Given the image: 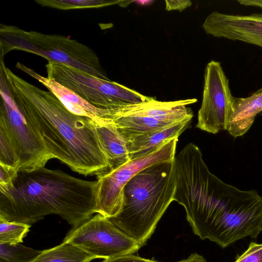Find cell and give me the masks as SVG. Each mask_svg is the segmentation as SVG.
<instances>
[{
	"label": "cell",
	"instance_id": "22",
	"mask_svg": "<svg viewBox=\"0 0 262 262\" xmlns=\"http://www.w3.org/2000/svg\"><path fill=\"white\" fill-rule=\"evenodd\" d=\"M0 164L18 169L19 160L15 148L5 130L0 128Z\"/></svg>",
	"mask_w": 262,
	"mask_h": 262
},
{
	"label": "cell",
	"instance_id": "2",
	"mask_svg": "<svg viewBox=\"0 0 262 262\" xmlns=\"http://www.w3.org/2000/svg\"><path fill=\"white\" fill-rule=\"evenodd\" d=\"M0 61V74L9 94L53 158L85 176L110 171L94 121L72 113L52 92L29 83Z\"/></svg>",
	"mask_w": 262,
	"mask_h": 262
},
{
	"label": "cell",
	"instance_id": "15",
	"mask_svg": "<svg viewBox=\"0 0 262 262\" xmlns=\"http://www.w3.org/2000/svg\"><path fill=\"white\" fill-rule=\"evenodd\" d=\"M191 119L176 122L128 140L130 160L147 155L168 140L179 137L189 126Z\"/></svg>",
	"mask_w": 262,
	"mask_h": 262
},
{
	"label": "cell",
	"instance_id": "6",
	"mask_svg": "<svg viewBox=\"0 0 262 262\" xmlns=\"http://www.w3.org/2000/svg\"><path fill=\"white\" fill-rule=\"evenodd\" d=\"M46 68L47 78L55 80L99 108L114 111L151 98L64 64L49 62Z\"/></svg>",
	"mask_w": 262,
	"mask_h": 262
},
{
	"label": "cell",
	"instance_id": "26",
	"mask_svg": "<svg viewBox=\"0 0 262 262\" xmlns=\"http://www.w3.org/2000/svg\"><path fill=\"white\" fill-rule=\"evenodd\" d=\"M165 2L167 11H182L192 5V2L189 0H166Z\"/></svg>",
	"mask_w": 262,
	"mask_h": 262
},
{
	"label": "cell",
	"instance_id": "24",
	"mask_svg": "<svg viewBox=\"0 0 262 262\" xmlns=\"http://www.w3.org/2000/svg\"><path fill=\"white\" fill-rule=\"evenodd\" d=\"M18 169L0 164V191L11 187L16 179Z\"/></svg>",
	"mask_w": 262,
	"mask_h": 262
},
{
	"label": "cell",
	"instance_id": "18",
	"mask_svg": "<svg viewBox=\"0 0 262 262\" xmlns=\"http://www.w3.org/2000/svg\"><path fill=\"white\" fill-rule=\"evenodd\" d=\"M97 258L77 246L63 241L53 248L42 251L31 262H90Z\"/></svg>",
	"mask_w": 262,
	"mask_h": 262
},
{
	"label": "cell",
	"instance_id": "1",
	"mask_svg": "<svg viewBox=\"0 0 262 262\" xmlns=\"http://www.w3.org/2000/svg\"><path fill=\"white\" fill-rule=\"evenodd\" d=\"M174 201L182 205L193 233L221 248L262 231V196L241 190L212 174L193 143L175 156Z\"/></svg>",
	"mask_w": 262,
	"mask_h": 262
},
{
	"label": "cell",
	"instance_id": "29",
	"mask_svg": "<svg viewBox=\"0 0 262 262\" xmlns=\"http://www.w3.org/2000/svg\"><path fill=\"white\" fill-rule=\"evenodd\" d=\"M134 2L137 3V4H138V5H149L150 3L153 2V1H134Z\"/></svg>",
	"mask_w": 262,
	"mask_h": 262
},
{
	"label": "cell",
	"instance_id": "28",
	"mask_svg": "<svg viewBox=\"0 0 262 262\" xmlns=\"http://www.w3.org/2000/svg\"><path fill=\"white\" fill-rule=\"evenodd\" d=\"M237 2L242 5L262 8V0H238Z\"/></svg>",
	"mask_w": 262,
	"mask_h": 262
},
{
	"label": "cell",
	"instance_id": "7",
	"mask_svg": "<svg viewBox=\"0 0 262 262\" xmlns=\"http://www.w3.org/2000/svg\"><path fill=\"white\" fill-rule=\"evenodd\" d=\"M178 138L168 140L147 155L96 176V213L108 219L116 216L122 208L125 185L144 168L156 163L173 161Z\"/></svg>",
	"mask_w": 262,
	"mask_h": 262
},
{
	"label": "cell",
	"instance_id": "9",
	"mask_svg": "<svg viewBox=\"0 0 262 262\" xmlns=\"http://www.w3.org/2000/svg\"><path fill=\"white\" fill-rule=\"evenodd\" d=\"M63 241L104 259L133 254L142 247L116 227L108 218L99 213L73 228Z\"/></svg>",
	"mask_w": 262,
	"mask_h": 262
},
{
	"label": "cell",
	"instance_id": "17",
	"mask_svg": "<svg viewBox=\"0 0 262 262\" xmlns=\"http://www.w3.org/2000/svg\"><path fill=\"white\" fill-rule=\"evenodd\" d=\"M108 120L116 126L118 132L126 141L173 123L161 122L147 117L115 116L111 114Z\"/></svg>",
	"mask_w": 262,
	"mask_h": 262
},
{
	"label": "cell",
	"instance_id": "4",
	"mask_svg": "<svg viewBox=\"0 0 262 262\" xmlns=\"http://www.w3.org/2000/svg\"><path fill=\"white\" fill-rule=\"evenodd\" d=\"M174 160L153 164L134 176L123 188L120 212L109 219L142 246L153 234L159 221L174 201Z\"/></svg>",
	"mask_w": 262,
	"mask_h": 262
},
{
	"label": "cell",
	"instance_id": "11",
	"mask_svg": "<svg viewBox=\"0 0 262 262\" xmlns=\"http://www.w3.org/2000/svg\"><path fill=\"white\" fill-rule=\"evenodd\" d=\"M202 28L206 34L214 37L262 48V13L235 15L213 11L205 18Z\"/></svg>",
	"mask_w": 262,
	"mask_h": 262
},
{
	"label": "cell",
	"instance_id": "25",
	"mask_svg": "<svg viewBox=\"0 0 262 262\" xmlns=\"http://www.w3.org/2000/svg\"><path fill=\"white\" fill-rule=\"evenodd\" d=\"M102 262H159L154 260L144 258L133 254L123 255L104 259Z\"/></svg>",
	"mask_w": 262,
	"mask_h": 262
},
{
	"label": "cell",
	"instance_id": "10",
	"mask_svg": "<svg viewBox=\"0 0 262 262\" xmlns=\"http://www.w3.org/2000/svg\"><path fill=\"white\" fill-rule=\"evenodd\" d=\"M232 96L229 80L220 62L210 61L205 69L203 99L196 127L213 134L227 130Z\"/></svg>",
	"mask_w": 262,
	"mask_h": 262
},
{
	"label": "cell",
	"instance_id": "12",
	"mask_svg": "<svg viewBox=\"0 0 262 262\" xmlns=\"http://www.w3.org/2000/svg\"><path fill=\"white\" fill-rule=\"evenodd\" d=\"M195 98L172 101H160L151 97L149 100L111 111L115 116H138L151 118L161 122L173 123L192 119V110L187 105L195 103Z\"/></svg>",
	"mask_w": 262,
	"mask_h": 262
},
{
	"label": "cell",
	"instance_id": "3",
	"mask_svg": "<svg viewBox=\"0 0 262 262\" xmlns=\"http://www.w3.org/2000/svg\"><path fill=\"white\" fill-rule=\"evenodd\" d=\"M96 184L45 166L18 171L13 185L0 191V220L31 225L56 214L76 228L96 213Z\"/></svg>",
	"mask_w": 262,
	"mask_h": 262
},
{
	"label": "cell",
	"instance_id": "13",
	"mask_svg": "<svg viewBox=\"0 0 262 262\" xmlns=\"http://www.w3.org/2000/svg\"><path fill=\"white\" fill-rule=\"evenodd\" d=\"M16 67L37 80L52 92L72 113L89 118L97 124L108 123L110 111L99 108L53 79L45 77L20 62Z\"/></svg>",
	"mask_w": 262,
	"mask_h": 262
},
{
	"label": "cell",
	"instance_id": "5",
	"mask_svg": "<svg viewBox=\"0 0 262 262\" xmlns=\"http://www.w3.org/2000/svg\"><path fill=\"white\" fill-rule=\"evenodd\" d=\"M0 49L1 59L12 50L23 51L40 56L48 62L64 64L110 80L92 49L65 36L27 31L15 26L1 24Z\"/></svg>",
	"mask_w": 262,
	"mask_h": 262
},
{
	"label": "cell",
	"instance_id": "27",
	"mask_svg": "<svg viewBox=\"0 0 262 262\" xmlns=\"http://www.w3.org/2000/svg\"><path fill=\"white\" fill-rule=\"evenodd\" d=\"M175 262H207L202 255L194 253L190 254L187 258Z\"/></svg>",
	"mask_w": 262,
	"mask_h": 262
},
{
	"label": "cell",
	"instance_id": "16",
	"mask_svg": "<svg viewBox=\"0 0 262 262\" xmlns=\"http://www.w3.org/2000/svg\"><path fill=\"white\" fill-rule=\"evenodd\" d=\"M96 130L100 145L107 158L110 171L130 161L127 141L112 123L96 124Z\"/></svg>",
	"mask_w": 262,
	"mask_h": 262
},
{
	"label": "cell",
	"instance_id": "14",
	"mask_svg": "<svg viewBox=\"0 0 262 262\" xmlns=\"http://www.w3.org/2000/svg\"><path fill=\"white\" fill-rule=\"evenodd\" d=\"M262 112V88L246 98L231 97L227 130L234 138L243 136Z\"/></svg>",
	"mask_w": 262,
	"mask_h": 262
},
{
	"label": "cell",
	"instance_id": "23",
	"mask_svg": "<svg viewBox=\"0 0 262 262\" xmlns=\"http://www.w3.org/2000/svg\"><path fill=\"white\" fill-rule=\"evenodd\" d=\"M234 262H262V244L251 242Z\"/></svg>",
	"mask_w": 262,
	"mask_h": 262
},
{
	"label": "cell",
	"instance_id": "21",
	"mask_svg": "<svg viewBox=\"0 0 262 262\" xmlns=\"http://www.w3.org/2000/svg\"><path fill=\"white\" fill-rule=\"evenodd\" d=\"M31 225L0 220V244L15 245L23 242Z\"/></svg>",
	"mask_w": 262,
	"mask_h": 262
},
{
	"label": "cell",
	"instance_id": "20",
	"mask_svg": "<svg viewBox=\"0 0 262 262\" xmlns=\"http://www.w3.org/2000/svg\"><path fill=\"white\" fill-rule=\"evenodd\" d=\"M42 251L21 245L0 244V262H31Z\"/></svg>",
	"mask_w": 262,
	"mask_h": 262
},
{
	"label": "cell",
	"instance_id": "8",
	"mask_svg": "<svg viewBox=\"0 0 262 262\" xmlns=\"http://www.w3.org/2000/svg\"><path fill=\"white\" fill-rule=\"evenodd\" d=\"M0 128L11 140L19 160L18 171L45 167L53 157L39 133L25 117L9 94L1 78Z\"/></svg>",
	"mask_w": 262,
	"mask_h": 262
},
{
	"label": "cell",
	"instance_id": "19",
	"mask_svg": "<svg viewBox=\"0 0 262 262\" xmlns=\"http://www.w3.org/2000/svg\"><path fill=\"white\" fill-rule=\"evenodd\" d=\"M42 7L68 10L79 9L99 8L120 3V1L106 0H35Z\"/></svg>",
	"mask_w": 262,
	"mask_h": 262
}]
</instances>
